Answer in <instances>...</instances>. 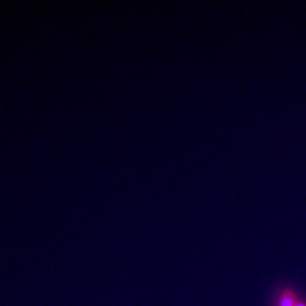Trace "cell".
Returning <instances> with one entry per match:
<instances>
[{"label":"cell","mask_w":306,"mask_h":306,"mask_svg":"<svg viewBox=\"0 0 306 306\" xmlns=\"http://www.w3.org/2000/svg\"><path fill=\"white\" fill-rule=\"evenodd\" d=\"M303 296L299 288L291 283H284L277 286L272 292L269 306H295Z\"/></svg>","instance_id":"cell-1"},{"label":"cell","mask_w":306,"mask_h":306,"mask_svg":"<svg viewBox=\"0 0 306 306\" xmlns=\"http://www.w3.org/2000/svg\"><path fill=\"white\" fill-rule=\"evenodd\" d=\"M295 306H306V294H303V296L301 297V300L297 302Z\"/></svg>","instance_id":"cell-2"}]
</instances>
